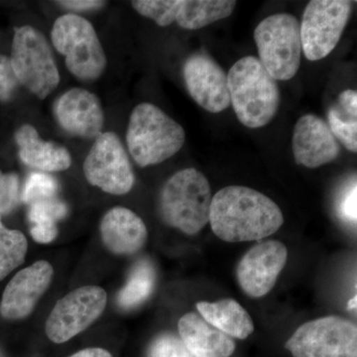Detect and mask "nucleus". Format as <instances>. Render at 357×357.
<instances>
[{"label":"nucleus","mask_w":357,"mask_h":357,"mask_svg":"<svg viewBox=\"0 0 357 357\" xmlns=\"http://www.w3.org/2000/svg\"><path fill=\"white\" fill-rule=\"evenodd\" d=\"M208 222L218 238L237 243L272 236L281 229L284 217L266 195L243 185H229L213 197Z\"/></svg>","instance_id":"1"},{"label":"nucleus","mask_w":357,"mask_h":357,"mask_svg":"<svg viewBox=\"0 0 357 357\" xmlns=\"http://www.w3.org/2000/svg\"><path fill=\"white\" fill-rule=\"evenodd\" d=\"M227 84L230 103L244 126L260 128L272 121L280 107V89L259 59L248 56L237 61Z\"/></svg>","instance_id":"2"},{"label":"nucleus","mask_w":357,"mask_h":357,"mask_svg":"<svg viewBox=\"0 0 357 357\" xmlns=\"http://www.w3.org/2000/svg\"><path fill=\"white\" fill-rule=\"evenodd\" d=\"M185 132L180 123L149 102L134 107L129 119L126 143L138 166L157 165L184 146Z\"/></svg>","instance_id":"3"},{"label":"nucleus","mask_w":357,"mask_h":357,"mask_svg":"<svg viewBox=\"0 0 357 357\" xmlns=\"http://www.w3.org/2000/svg\"><path fill=\"white\" fill-rule=\"evenodd\" d=\"M211 199L206 176L194 168L184 169L174 174L162 188L160 213L173 229L195 236L208 225Z\"/></svg>","instance_id":"4"},{"label":"nucleus","mask_w":357,"mask_h":357,"mask_svg":"<svg viewBox=\"0 0 357 357\" xmlns=\"http://www.w3.org/2000/svg\"><path fill=\"white\" fill-rule=\"evenodd\" d=\"M51 40L77 79L95 81L105 72L107 56L95 28L86 18L73 13L60 16L52 28Z\"/></svg>","instance_id":"5"},{"label":"nucleus","mask_w":357,"mask_h":357,"mask_svg":"<svg viewBox=\"0 0 357 357\" xmlns=\"http://www.w3.org/2000/svg\"><path fill=\"white\" fill-rule=\"evenodd\" d=\"M259 61L276 81H289L299 70L302 55L300 22L288 13L265 18L255 31Z\"/></svg>","instance_id":"6"},{"label":"nucleus","mask_w":357,"mask_h":357,"mask_svg":"<svg viewBox=\"0 0 357 357\" xmlns=\"http://www.w3.org/2000/svg\"><path fill=\"white\" fill-rule=\"evenodd\" d=\"M10 62L20 84L40 100L46 98L60 84L50 44L32 26L15 28Z\"/></svg>","instance_id":"7"},{"label":"nucleus","mask_w":357,"mask_h":357,"mask_svg":"<svg viewBox=\"0 0 357 357\" xmlns=\"http://www.w3.org/2000/svg\"><path fill=\"white\" fill-rule=\"evenodd\" d=\"M285 347L293 357H357V326L337 316L312 319L296 330Z\"/></svg>","instance_id":"8"},{"label":"nucleus","mask_w":357,"mask_h":357,"mask_svg":"<svg viewBox=\"0 0 357 357\" xmlns=\"http://www.w3.org/2000/svg\"><path fill=\"white\" fill-rule=\"evenodd\" d=\"M354 2L347 0H312L300 24L302 50L309 61L330 55L342 38L351 18Z\"/></svg>","instance_id":"9"},{"label":"nucleus","mask_w":357,"mask_h":357,"mask_svg":"<svg viewBox=\"0 0 357 357\" xmlns=\"http://www.w3.org/2000/svg\"><path fill=\"white\" fill-rule=\"evenodd\" d=\"M107 295L100 286H84L56 303L46 321L45 332L51 342L64 344L83 333L102 316Z\"/></svg>","instance_id":"10"},{"label":"nucleus","mask_w":357,"mask_h":357,"mask_svg":"<svg viewBox=\"0 0 357 357\" xmlns=\"http://www.w3.org/2000/svg\"><path fill=\"white\" fill-rule=\"evenodd\" d=\"M89 184L107 194H128L135 182L132 166L119 136L105 132L96 138L84 163Z\"/></svg>","instance_id":"11"},{"label":"nucleus","mask_w":357,"mask_h":357,"mask_svg":"<svg viewBox=\"0 0 357 357\" xmlns=\"http://www.w3.org/2000/svg\"><path fill=\"white\" fill-rule=\"evenodd\" d=\"M288 260V249L278 241H260L252 246L237 265L239 286L249 297L267 295Z\"/></svg>","instance_id":"12"},{"label":"nucleus","mask_w":357,"mask_h":357,"mask_svg":"<svg viewBox=\"0 0 357 357\" xmlns=\"http://www.w3.org/2000/svg\"><path fill=\"white\" fill-rule=\"evenodd\" d=\"M183 74L190 96L199 107L218 114L230 105L227 76L206 53H194L185 60Z\"/></svg>","instance_id":"13"},{"label":"nucleus","mask_w":357,"mask_h":357,"mask_svg":"<svg viewBox=\"0 0 357 357\" xmlns=\"http://www.w3.org/2000/svg\"><path fill=\"white\" fill-rule=\"evenodd\" d=\"M54 269L48 261L39 260L18 272L7 284L0 314L6 319H23L34 311L37 303L50 287Z\"/></svg>","instance_id":"14"},{"label":"nucleus","mask_w":357,"mask_h":357,"mask_svg":"<svg viewBox=\"0 0 357 357\" xmlns=\"http://www.w3.org/2000/svg\"><path fill=\"white\" fill-rule=\"evenodd\" d=\"M53 110L59 126L72 135L91 139L102 134L105 123L102 103L86 89L66 91L56 100Z\"/></svg>","instance_id":"15"},{"label":"nucleus","mask_w":357,"mask_h":357,"mask_svg":"<svg viewBox=\"0 0 357 357\" xmlns=\"http://www.w3.org/2000/svg\"><path fill=\"white\" fill-rule=\"evenodd\" d=\"M292 146L296 163L310 169L331 163L340 153V143L328 124L314 114L304 115L297 121Z\"/></svg>","instance_id":"16"},{"label":"nucleus","mask_w":357,"mask_h":357,"mask_svg":"<svg viewBox=\"0 0 357 357\" xmlns=\"http://www.w3.org/2000/svg\"><path fill=\"white\" fill-rule=\"evenodd\" d=\"M105 248L115 255H132L146 243V225L129 208L116 206L103 215L100 225Z\"/></svg>","instance_id":"17"},{"label":"nucleus","mask_w":357,"mask_h":357,"mask_svg":"<svg viewBox=\"0 0 357 357\" xmlns=\"http://www.w3.org/2000/svg\"><path fill=\"white\" fill-rule=\"evenodd\" d=\"M181 342L194 357H229L236 344L196 312H188L178 323Z\"/></svg>","instance_id":"18"},{"label":"nucleus","mask_w":357,"mask_h":357,"mask_svg":"<svg viewBox=\"0 0 357 357\" xmlns=\"http://www.w3.org/2000/svg\"><path fill=\"white\" fill-rule=\"evenodd\" d=\"M20 156L26 165L42 172H61L72 165L67 148L40 138L38 131L30 124L21 126L15 133Z\"/></svg>","instance_id":"19"},{"label":"nucleus","mask_w":357,"mask_h":357,"mask_svg":"<svg viewBox=\"0 0 357 357\" xmlns=\"http://www.w3.org/2000/svg\"><path fill=\"white\" fill-rule=\"evenodd\" d=\"M197 309L204 321L229 337L246 340L255 332L250 314L236 300L199 302Z\"/></svg>","instance_id":"20"},{"label":"nucleus","mask_w":357,"mask_h":357,"mask_svg":"<svg viewBox=\"0 0 357 357\" xmlns=\"http://www.w3.org/2000/svg\"><path fill=\"white\" fill-rule=\"evenodd\" d=\"M236 6L234 0H182L176 22L183 29H201L229 17Z\"/></svg>","instance_id":"21"},{"label":"nucleus","mask_w":357,"mask_h":357,"mask_svg":"<svg viewBox=\"0 0 357 357\" xmlns=\"http://www.w3.org/2000/svg\"><path fill=\"white\" fill-rule=\"evenodd\" d=\"M67 206L58 198L30 204V234L36 243H50L58 236V222L67 215Z\"/></svg>","instance_id":"22"},{"label":"nucleus","mask_w":357,"mask_h":357,"mask_svg":"<svg viewBox=\"0 0 357 357\" xmlns=\"http://www.w3.org/2000/svg\"><path fill=\"white\" fill-rule=\"evenodd\" d=\"M156 273L152 263L148 259L136 262L126 286L117 296V303L122 309H132L139 306L153 292Z\"/></svg>","instance_id":"23"},{"label":"nucleus","mask_w":357,"mask_h":357,"mask_svg":"<svg viewBox=\"0 0 357 357\" xmlns=\"http://www.w3.org/2000/svg\"><path fill=\"white\" fill-rule=\"evenodd\" d=\"M28 243L20 230L8 229L0 220V281L24 262Z\"/></svg>","instance_id":"24"},{"label":"nucleus","mask_w":357,"mask_h":357,"mask_svg":"<svg viewBox=\"0 0 357 357\" xmlns=\"http://www.w3.org/2000/svg\"><path fill=\"white\" fill-rule=\"evenodd\" d=\"M182 0H135L131 6L140 15L150 18L162 27L176 22Z\"/></svg>","instance_id":"25"},{"label":"nucleus","mask_w":357,"mask_h":357,"mask_svg":"<svg viewBox=\"0 0 357 357\" xmlns=\"http://www.w3.org/2000/svg\"><path fill=\"white\" fill-rule=\"evenodd\" d=\"M357 116L347 114L337 105H333L328 112V128L335 137L349 151L357 152Z\"/></svg>","instance_id":"26"},{"label":"nucleus","mask_w":357,"mask_h":357,"mask_svg":"<svg viewBox=\"0 0 357 357\" xmlns=\"http://www.w3.org/2000/svg\"><path fill=\"white\" fill-rule=\"evenodd\" d=\"M58 183L52 176L44 172H33L26 180L21 199L23 203L31 204L36 202L57 198Z\"/></svg>","instance_id":"27"},{"label":"nucleus","mask_w":357,"mask_h":357,"mask_svg":"<svg viewBox=\"0 0 357 357\" xmlns=\"http://www.w3.org/2000/svg\"><path fill=\"white\" fill-rule=\"evenodd\" d=\"M20 201V178L15 174L0 171V215L15 208Z\"/></svg>","instance_id":"28"},{"label":"nucleus","mask_w":357,"mask_h":357,"mask_svg":"<svg viewBox=\"0 0 357 357\" xmlns=\"http://www.w3.org/2000/svg\"><path fill=\"white\" fill-rule=\"evenodd\" d=\"M151 357H194L185 349L181 340L172 335H163L154 342L150 352Z\"/></svg>","instance_id":"29"},{"label":"nucleus","mask_w":357,"mask_h":357,"mask_svg":"<svg viewBox=\"0 0 357 357\" xmlns=\"http://www.w3.org/2000/svg\"><path fill=\"white\" fill-rule=\"evenodd\" d=\"M18 84L20 82L14 74L10 59L0 54V102L10 100Z\"/></svg>","instance_id":"30"},{"label":"nucleus","mask_w":357,"mask_h":357,"mask_svg":"<svg viewBox=\"0 0 357 357\" xmlns=\"http://www.w3.org/2000/svg\"><path fill=\"white\" fill-rule=\"evenodd\" d=\"M356 181L351 184V188L342 197L340 204V211L345 220L351 223H356Z\"/></svg>","instance_id":"31"},{"label":"nucleus","mask_w":357,"mask_h":357,"mask_svg":"<svg viewBox=\"0 0 357 357\" xmlns=\"http://www.w3.org/2000/svg\"><path fill=\"white\" fill-rule=\"evenodd\" d=\"M337 107L347 114L357 116V93L352 89L342 91L337 98Z\"/></svg>","instance_id":"32"},{"label":"nucleus","mask_w":357,"mask_h":357,"mask_svg":"<svg viewBox=\"0 0 357 357\" xmlns=\"http://www.w3.org/2000/svg\"><path fill=\"white\" fill-rule=\"evenodd\" d=\"M59 6L70 9V10L86 11L96 10L105 6V1L96 0H67V1H58Z\"/></svg>","instance_id":"33"},{"label":"nucleus","mask_w":357,"mask_h":357,"mask_svg":"<svg viewBox=\"0 0 357 357\" xmlns=\"http://www.w3.org/2000/svg\"><path fill=\"white\" fill-rule=\"evenodd\" d=\"M69 357H112V354L105 349L100 347H91V349H83L76 352Z\"/></svg>","instance_id":"34"},{"label":"nucleus","mask_w":357,"mask_h":357,"mask_svg":"<svg viewBox=\"0 0 357 357\" xmlns=\"http://www.w3.org/2000/svg\"><path fill=\"white\" fill-rule=\"evenodd\" d=\"M356 303H357V299H356V296H354V298H351V299L349 300V304H347V309H349V310L356 309Z\"/></svg>","instance_id":"35"}]
</instances>
